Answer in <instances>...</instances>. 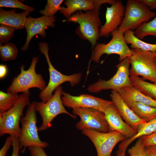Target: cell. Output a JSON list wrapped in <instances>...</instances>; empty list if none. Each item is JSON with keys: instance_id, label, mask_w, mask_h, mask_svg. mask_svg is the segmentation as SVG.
Instances as JSON below:
<instances>
[{"instance_id": "6da1fadb", "label": "cell", "mask_w": 156, "mask_h": 156, "mask_svg": "<svg viewBox=\"0 0 156 156\" xmlns=\"http://www.w3.org/2000/svg\"><path fill=\"white\" fill-rule=\"evenodd\" d=\"M77 11L67 19L68 22L78 23L75 32L81 38L87 40L91 44L93 49L100 37L99 27L101 21L99 17L100 10L94 9Z\"/></svg>"}, {"instance_id": "d6986e66", "label": "cell", "mask_w": 156, "mask_h": 156, "mask_svg": "<svg viewBox=\"0 0 156 156\" xmlns=\"http://www.w3.org/2000/svg\"><path fill=\"white\" fill-rule=\"evenodd\" d=\"M118 92L126 103L136 102L156 107V100L132 85L124 87Z\"/></svg>"}, {"instance_id": "9c48e42d", "label": "cell", "mask_w": 156, "mask_h": 156, "mask_svg": "<svg viewBox=\"0 0 156 156\" xmlns=\"http://www.w3.org/2000/svg\"><path fill=\"white\" fill-rule=\"evenodd\" d=\"M130 57V75L141 76L144 80L156 83V61L154 53L138 49Z\"/></svg>"}, {"instance_id": "f1b7e54d", "label": "cell", "mask_w": 156, "mask_h": 156, "mask_svg": "<svg viewBox=\"0 0 156 156\" xmlns=\"http://www.w3.org/2000/svg\"><path fill=\"white\" fill-rule=\"evenodd\" d=\"M0 7L17 8L29 13L34 10V8L25 5L18 0H0Z\"/></svg>"}, {"instance_id": "ab89813d", "label": "cell", "mask_w": 156, "mask_h": 156, "mask_svg": "<svg viewBox=\"0 0 156 156\" xmlns=\"http://www.w3.org/2000/svg\"><path fill=\"white\" fill-rule=\"evenodd\" d=\"M154 55H155V60L156 61V51L155 52H154Z\"/></svg>"}, {"instance_id": "cb8c5ba5", "label": "cell", "mask_w": 156, "mask_h": 156, "mask_svg": "<svg viewBox=\"0 0 156 156\" xmlns=\"http://www.w3.org/2000/svg\"><path fill=\"white\" fill-rule=\"evenodd\" d=\"M132 86L156 100V83L148 82L139 76L130 75Z\"/></svg>"}, {"instance_id": "8fae6325", "label": "cell", "mask_w": 156, "mask_h": 156, "mask_svg": "<svg viewBox=\"0 0 156 156\" xmlns=\"http://www.w3.org/2000/svg\"><path fill=\"white\" fill-rule=\"evenodd\" d=\"M81 131L82 134L88 137L92 142L97 156H111L116 145L119 142L126 139L122 134L115 131L102 133L93 129H85Z\"/></svg>"}, {"instance_id": "ac0fdd59", "label": "cell", "mask_w": 156, "mask_h": 156, "mask_svg": "<svg viewBox=\"0 0 156 156\" xmlns=\"http://www.w3.org/2000/svg\"><path fill=\"white\" fill-rule=\"evenodd\" d=\"M110 96L111 101L122 118L129 126L137 132L138 125L146 122L140 118L134 113L117 91L112 90Z\"/></svg>"}, {"instance_id": "30bf717a", "label": "cell", "mask_w": 156, "mask_h": 156, "mask_svg": "<svg viewBox=\"0 0 156 156\" xmlns=\"http://www.w3.org/2000/svg\"><path fill=\"white\" fill-rule=\"evenodd\" d=\"M130 57H128L116 66L117 70L113 76L107 80L99 79L89 86L88 90L93 93L109 89L118 92L124 87L131 86L130 79Z\"/></svg>"}, {"instance_id": "5bb4252c", "label": "cell", "mask_w": 156, "mask_h": 156, "mask_svg": "<svg viewBox=\"0 0 156 156\" xmlns=\"http://www.w3.org/2000/svg\"><path fill=\"white\" fill-rule=\"evenodd\" d=\"M56 17H49L44 15L38 18H33L28 16L25 26L27 36L25 44L21 48L23 51H27L32 38L39 34L43 38L46 36L45 29L48 27H55Z\"/></svg>"}, {"instance_id": "8992f818", "label": "cell", "mask_w": 156, "mask_h": 156, "mask_svg": "<svg viewBox=\"0 0 156 156\" xmlns=\"http://www.w3.org/2000/svg\"><path fill=\"white\" fill-rule=\"evenodd\" d=\"M38 59L37 57H33L30 67L27 70H25L23 65L20 67V73L14 78L7 92L18 93L24 92L31 88H37L41 91L44 89L47 86L46 82L41 74H37L36 71Z\"/></svg>"}, {"instance_id": "e575fe53", "label": "cell", "mask_w": 156, "mask_h": 156, "mask_svg": "<svg viewBox=\"0 0 156 156\" xmlns=\"http://www.w3.org/2000/svg\"><path fill=\"white\" fill-rule=\"evenodd\" d=\"M12 137L11 135L7 137L5 142L0 150V156H5L8 151L12 145Z\"/></svg>"}, {"instance_id": "1f68e13d", "label": "cell", "mask_w": 156, "mask_h": 156, "mask_svg": "<svg viewBox=\"0 0 156 156\" xmlns=\"http://www.w3.org/2000/svg\"><path fill=\"white\" fill-rule=\"evenodd\" d=\"M144 146L156 145V131L150 135L140 137Z\"/></svg>"}, {"instance_id": "603a6c76", "label": "cell", "mask_w": 156, "mask_h": 156, "mask_svg": "<svg viewBox=\"0 0 156 156\" xmlns=\"http://www.w3.org/2000/svg\"><path fill=\"white\" fill-rule=\"evenodd\" d=\"M124 37L127 44H131L132 49H138L153 53L156 51V44H150L142 41L135 36L133 31H127L124 33Z\"/></svg>"}, {"instance_id": "2e32d148", "label": "cell", "mask_w": 156, "mask_h": 156, "mask_svg": "<svg viewBox=\"0 0 156 156\" xmlns=\"http://www.w3.org/2000/svg\"><path fill=\"white\" fill-rule=\"evenodd\" d=\"M110 131H118L126 138L130 139L134 136L137 131L122 120L116 106L113 103L104 112Z\"/></svg>"}, {"instance_id": "277c9868", "label": "cell", "mask_w": 156, "mask_h": 156, "mask_svg": "<svg viewBox=\"0 0 156 156\" xmlns=\"http://www.w3.org/2000/svg\"><path fill=\"white\" fill-rule=\"evenodd\" d=\"M39 50L44 54L48 65L49 79L46 87L39 93V96L42 101L46 102L53 96V92L62 83L69 82L72 86L78 84L80 82L82 75L80 73L70 75H64L56 70L52 64L49 58L48 44L45 42L38 44Z\"/></svg>"}, {"instance_id": "f546056e", "label": "cell", "mask_w": 156, "mask_h": 156, "mask_svg": "<svg viewBox=\"0 0 156 156\" xmlns=\"http://www.w3.org/2000/svg\"><path fill=\"white\" fill-rule=\"evenodd\" d=\"M16 29L14 27L4 25H0V44L7 43L13 37Z\"/></svg>"}, {"instance_id": "74e56055", "label": "cell", "mask_w": 156, "mask_h": 156, "mask_svg": "<svg viewBox=\"0 0 156 156\" xmlns=\"http://www.w3.org/2000/svg\"><path fill=\"white\" fill-rule=\"evenodd\" d=\"M8 68L5 64H1L0 65V79L4 78L7 75L8 73Z\"/></svg>"}, {"instance_id": "52a82bcc", "label": "cell", "mask_w": 156, "mask_h": 156, "mask_svg": "<svg viewBox=\"0 0 156 156\" xmlns=\"http://www.w3.org/2000/svg\"><path fill=\"white\" fill-rule=\"evenodd\" d=\"M62 92V88L60 86L55 89L54 94L47 102H36V111L38 112L42 120L41 125L38 128V131H44L50 127L53 120L60 114H66L74 118H76V116L70 114L65 108L61 99Z\"/></svg>"}, {"instance_id": "d590c367", "label": "cell", "mask_w": 156, "mask_h": 156, "mask_svg": "<svg viewBox=\"0 0 156 156\" xmlns=\"http://www.w3.org/2000/svg\"><path fill=\"white\" fill-rule=\"evenodd\" d=\"M145 156H156V145L144 147Z\"/></svg>"}, {"instance_id": "5b68a950", "label": "cell", "mask_w": 156, "mask_h": 156, "mask_svg": "<svg viewBox=\"0 0 156 156\" xmlns=\"http://www.w3.org/2000/svg\"><path fill=\"white\" fill-rule=\"evenodd\" d=\"M156 16L140 0H127L123 20L117 29L123 34L127 30L133 31Z\"/></svg>"}, {"instance_id": "836d02e7", "label": "cell", "mask_w": 156, "mask_h": 156, "mask_svg": "<svg viewBox=\"0 0 156 156\" xmlns=\"http://www.w3.org/2000/svg\"><path fill=\"white\" fill-rule=\"evenodd\" d=\"M12 137V151L11 156H19L20 148L19 138L14 136Z\"/></svg>"}, {"instance_id": "d4e9b609", "label": "cell", "mask_w": 156, "mask_h": 156, "mask_svg": "<svg viewBox=\"0 0 156 156\" xmlns=\"http://www.w3.org/2000/svg\"><path fill=\"white\" fill-rule=\"evenodd\" d=\"M133 31L135 36L141 40L149 35L156 37V16L152 20L144 23Z\"/></svg>"}, {"instance_id": "4dcf8cb0", "label": "cell", "mask_w": 156, "mask_h": 156, "mask_svg": "<svg viewBox=\"0 0 156 156\" xmlns=\"http://www.w3.org/2000/svg\"><path fill=\"white\" fill-rule=\"evenodd\" d=\"M144 147L139 138L135 144L128 149L129 156H145Z\"/></svg>"}, {"instance_id": "8d00e7d4", "label": "cell", "mask_w": 156, "mask_h": 156, "mask_svg": "<svg viewBox=\"0 0 156 156\" xmlns=\"http://www.w3.org/2000/svg\"><path fill=\"white\" fill-rule=\"evenodd\" d=\"M150 9H156V0H140Z\"/></svg>"}, {"instance_id": "44dd1931", "label": "cell", "mask_w": 156, "mask_h": 156, "mask_svg": "<svg viewBox=\"0 0 156 156\" xmlns=\"http://www.w3.org/2000/svg\"><path fill=\"white\" fill-rule=\"evenodd\" d=\"M156 131V118L148 122L141 123L138 126L136 134L132 138L121 142L119 145L118 150L125 152L128 146L134 140Z\"/></svg>"}, {"instance_id": "7c38bea8", "label": "cell", "mask_w": 156, "mask_h": 156, "mask_svg": "<svg viewBox=\"0 0 156 156\" xmlns=\"http://www.w3.org/2000/svg\"><path fill=\"white\" fill-rule=\"evenodd\" d=\"M72 112L80 118L76 125L77 129L81 131L85 129H92L102 133L110 131L104 112L92 108L79 107L73 108Z\"/></svg>"}, {"instance_id": "f35d334b", "label": "cell", "mask_w": 156, "mask_h": 156, "mask_svg": "<svg viewBox=\"0 0 156 156\" xmlns=\"http://www.w3.org/2000/svg\"><path fill=\"white\" fill-rule=\"evenodd\" d=\"M125 152L119 150L117 151L116 155L117 156H125Z\"/></svg>"}, {"instance_id": "83f0119b", "label": "cell", "mask_w": 156, "mask_h": 156, "mask_svg": "<svg viewBox=\"0 0 156 156\" xmlns=\"http://www.w3.org/2000/svg\"><path fill=\"white\" fill-rule=\"evenodd\" d=\"M63 1V0H47L44 9L40 10L39 12L46 16H53L58 11L61 9L62 6L61 5Z\"/></svg>"}, {"instance_id": "d6a6232c", "label": "cell", "mask_w": 156, "mask_h": 156, "mask_svg": "<svg viewBox=\"0 0 156 156\" xmlns=\"http://www.w3.org/2000/svg\"><path fill=\"white\" fill-rule=\"evenodd\" d=\"M30 156H48L44 148L40 147L31 146L27 148Z\"/></svg>"}, {"instance_id": "3957f363", "label": "cell", "mask_w": 156, "mask_h": 156, "mask_svg": "<svg viewBox=\"0 0 156 156\" xmlns=\"http://www.w3.org/2000/svg\"><path fill=\"white\" fill-rule=\"evenodd\" d=\"M30 92L27 91L19 95L14 105L7 111L0 113V135L6 134L19 138L21 128L19 125L25 108L30 104Z\"/></svg>"}, {"instance_id": "7a4b0ae2", "label": "cell", "mask_w": 156, "mask_h": 156, "mask_svg": "<svg viewBox=\"0 0 156 156\" xmlns=\"http://www.w3.org/2000/svg\"><path fill=\"white\" fill-rule=\"evenodd\" d=\"M36 102L33 101L28 106L25 116L21 120V128L19 140L22 153H24L26 148L29 147H40L44 148L49 145L47 142L41 140L38 135V128L36 125Z\"/></svg>"}, {"instance_id": "4316f807", "label": "cell", "mask_w": 156, "mask_h": 156, "mask_svg": "<svg viewBox=\"0 0 156 156\" xmlns=\"http://www.w3.org/2000/svg\"><path fill=\"white\" fill-rule=\"evenodd\" d=\"M18 49L16 45L11 42L0 46V56L3 62L15 59L17 57Z\"/></svg>"}, {"instance_id": "4fadbf2b", "label": "cell", "mask_w": 156, "mask_h": 156, "mask_svg": "<svg viewBox=\"0 0 156 156\" xmlns=\"http://www.w3.org/2000/svg\"><path fill=\"white\" fill-rule=\"evenodd\" d=\"M61 99L63 105L69 108H92L104 113L113 103L112 101L105 100L88 94L74 96L63 91Z\"/></svg>"}, {"instance_id": "ffe728a7", "label": "cell", "mask_w": 156, "mask_h": 156, "mask_svg": "<svg viewBox=\"0 0 156 156\" xmlns=\"http://www.w3.org/2000/svg\"><path fill=\"white\" fill-rule=\"evenodd\" d=\"M16 9L10 11L0 10V24L10 26L16 29L25 28L27 16L29 12L24 11L21 13L16 12Z\"/></svg>"}, {"instance_id": "e0dca14e", "label": "cell", "mask_w": 156, "mask_h": 156, "mask_svg": "<svg viewBox=\"0 0 156 156\" xmlns=\"http://www.w3.org/2000/svg\"><path fill=\"white\" fill-rule=\"evenodd\" d=\"M116 1L115 0H66L64 2L66 7L62 6L59 11L68 19L75 12L94 9L100 10L103 4L108 3L111 5Z\"/></svg>"}, {"instance_id": "484cf974", "label": "cell", "mask_w": 156, "mask_h": 156, "mask_svg": "<svg viewBox=\"0 0 156 156\" xmlns=\"http://www.w3.org/2000/svg\"><path fill=\"white\" fill-rule=\"evenodd\" d=\"M17 93L0 91V113L5 112L11 108L17 100Z\"/></svg>"}, {"instance_id": "9a60e30c", "label": "cell", "mask_w": 156, "mask_h": 156, "mask_svg": "<svg viewBox=\"0 0 156 156\" xmlns=\"http://www.w3.org/2000/svg\"><path fill=\"white\" fill-rule=\"evenodd\" d=\"M125 9L122 1L116 0L107 7L105 13V22L100 29V37H107L121 24L124 17Z\"/></svg>"}, {"instance_id": "7402d4cb", "label": "cell", "mask_w": 156, "mask_h": 156, "mask_svg": "<svg viewBox=\"0 0 156 156\" xmlns=\"http://www.w3.org/2000/svg\"><path fill=\"white\" fill-rule=\"evenodd\" d=\"M126 103L139 118L146 122L156 118V107L136 102Z\"/></svg>"}, {"instance_id": "ba28073f", "label": "cell", "mask_w": 156, "mask_h": 156, "mask_svg": "<svg viewBox=\"0 0 156 156\" xmlns=\"http://www.w3.org/2000/svg\"><path fill=\"white\" fill-rule=\"evenodd\" d=\"M112 38L107 43H97L92 49L91 59L93 62L99 63L100 58L104 54H116L119 56L120 62L128 57H130L134 53L127 45L124 34L118 29L111 34Z\"/></svg>"}]
</instances>
